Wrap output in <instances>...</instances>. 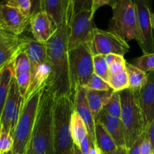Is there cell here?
Segmentation results:
<instances>
[{"label":"cell","instance_id":"1","mask_svg":"<svg viewBox=\"0 0 154 154\" xmlns=\"http://www.w3.org/2000/svg\"><path fill=\"white\" fill-rule=\"evenodd\" d=\"M69 23L65 22L59 26L56 32L46 42L47 62L51 70L47 87L54 98L64 95L73 97L68 57Z\"/></svg>","mask_w":154,"mask_h":154},{"label":"cell","instance_id":"2","mask_svg":"<svg viewBox=\"0 0 154 154\" xmlns=\"http://www.w3.org/2000/svg\"><path fill=\"white\" fill-rule=\"evenodd\" d=\"M54 97L47 86L42 89L28 152L31 154H54L53 108Z\"/></svg>","mask_w":154,"mask_h":154},{"label":"cell","instance_id":"3","mask_svg":"<svg viewBox=\"0 0 154 154\" xmlns=\"http://www.w3.org/2000/svg\"><path fill=\"white\" fill-rule=\"evenodd\" d=\"M74 111L73 97L54 98L53 108V150L54 154H72L74 143L70 132L71 116Z\"/></svg>","mask_w":154,"mask_h":154},{"label":"cell","instance_id":"4","mask_svg":"<svg viewBox=\"0 0 154 154\" xmlns=\"http://www.w3.org/2000/svg\"><path fill=\"white\" fill-rule=\"evenodd\" d=\"M43 88L30 93L24 99L19 118L12 136L13 154H27L28 152Z\"/></svg>","mask_w":154,"mask_h":154},{"label":"cell","instance_id":"5","mask_svg":"<svg viewBox=\"0 0 154 154\" xmlns=\"http://www.w3.org/2000/svg\"><path fill=\"white\" fill-rule=\"evenodd\" d=\"M119 93L122 104L120 119L125 132V147L128 149L145 132L144 123L137 94L130 89Z\"/></svg>","mask_w":154,"mask_h":154},{"label":"cell","instance_id":"6","mask_svg":"<svg viewBox=\"0 0 154 154\" xmlns=\"http://www.w3.org/2000/svg\"><path fill=\"white\" fill-rule=\"evenodd\" d=\"M109 29L124 40L139 41L137 13L134 0H118L113 8Z\"/></svg>","mask_w":154,"mask_h":154},{"label":"cell","instance_id":"7","mask_svg":"<svg viewBox=\"0 0 154 154\" xmlns=\"http://www.w3.org/2000/svg\"><path fill=\"white\" fill-rule=\"evenodd\" d=\"M72 94L78 87H83L94 74L93 55L89 43L82 44L68 51Z\"/></svg>","mask_w":154,"mask_h":154},{"label":"cell","instance_id":"8","mask_svg":"<svg viewBox=\"0 0 154 154\" xmlns=\"http://www.w3.org/2000/svg\"><path fill=\"white\" fill-rule=\"evenodd\" d=\"M92 55L117 54L124 56L129 51L130 47L126 41L111 31L96 28L89 42Z\"/></svg>","mask_w":154,"mask_h":154},{"label":"cell","instance_id":"9","mask_svg":"<svg viewBox=\"0 0 154 154\" xmlns=\"http://www.w3.org/2000/svg\"><path fill=\"white\" fill-rule=\"evenodd\" d=\"M96 25L91 10H82L72 15L69 23L68 51L91 40Z\"/></svg>","mask_w":154,"mask_h":154},{"label":"cell","instance_id":"10","mask_svg":"<svg viewBox=\"0 0 154 154\" xmlns=\"http://www.w3.org/2000/svg\"><path fill=\"white\" fill-rule=\"evenodd\" d=\"M139 32L138 45L143 54L154 53V36L151 23L152 0H134Z\"/></svg>","mask_w":154,"mask_h":154},{"label":"cell","instance_id":"11","mask_svg":"<svg viewBox=\"0 0 154 154\" xmlns=\"http://www.w3.org/2000/svg\"><path fill=\"white\" fill-rule=\"evenodd\" d=\"M23 102L24 98L19 91L16 78L14 77L0 117V132H6L13 136Z\"/></svg>","mask_w":154,"mask_h":154},{"label":"cell","instance_id":"12","mask_svg":"<svg viewBox=\"0 0 154 154\" xmlns=\"http://www.w3.org/2000/svg\"><path fill=\"white\" fill-rule=\"evenodd\" d=\"M30 17L4 2L0 3V29L19 36L30 25Z\"/></svg>","mask_w":154,"mask_h":154},{"label":"cell","instance_id":"13","mask_svg":"<svg viewBox=\"0 0 154 154\" xmlns=\"http://www.w3.org/2000/svg\"><path fill=\"white\" fill-rule=\"evenodd\" d=\"M29 26L33 39L45 44L52 37L57 29L54 20L44 11L32 15L30 18Z\"/></svg>","mask_w":154,"mask_h":154},{"label":"cell","instance_id":"14","mask_svg":"<svg viewBox=\"0 0 154 154\" xmlns=\"http://www.w3.org/2000/svg\"><path fill=\"white\" fill-rule=\"evenodd\" d=\"M145 131L154 119V72L147 73L146 81L137 93Z\"/></svg>","mask_w":154,"mask_h":154},{"label":"cell","instance_id":"15","mask_svg":"<svg viewBox=\"0 0 154 154\" xmlns=\"http://www.w3.org/2000/svg\"><path fill=\"white\" fill-rule=\"evenodd\" d=\"M74 111L78 113L83 120L88 129V134L94 144L95 141V120L89 108L86 98V89L82 87H78L75 90L73 97Z\"/></svg>","mask_w":154,"mask_h":154},{"label":"cell","instance_id":"16","mask_svg":"<svg viewBox=\"0 0 154 154\" xmlns=\"http://www.w3.org/2000/svg\"><path fill=\"white\" fill-rule=\"evenodd\" d=\"M42 11L51 17L57 27L70 21L73 15L71 0H42Z\"/></svg>","mask_w":154,"mask_h":154},{"label":"cell","instance_id":"17","mask_svg":"<svg viewBox=\"0 0 154 154\" xmlns=\"http://www.w3.org/2000/svg\"><path fill=\"white\" fill-rule=\"evenodd\" d=\"M20 38L21 50L27 54L31 65V73H33L39 65L47 61L46 43H41L27 36Z\"/></svg>","mask_w":154,"mask_h":154},{"label":"cell","instance_id":"18","mask_svg":"<svg viewBox=\"0 0 154 154\" xmlns=\"http://www.w3.org/2000/svg\"><path fill=\"white\" fill-rule=\"evenodd\" d=\"M97 120L104 126L118 147H125V132L120 118L109 115L102 111Z\"/></svg>","mask_w":154,"mask_h":154},{"label":"cell","instance_id":"19","mask_svg":"<svg viewBox=\"0 0 154 154\" xmlns=\"http://www.w3.org/2000/svg\"><path fill=\"white\" fill-rule=\"evenodd\" d=\"M113 93V90L107 91L86 90L88 104L95 120L98 119V115L103 111V108L107 103Z\"/></svg>","mask_w":154,"mask_h":154},{"label":"cell","instance_id":"20","mask_svg":"<svg viewBox=\"0 0 154 154\" xmlns=\"http://www.w3.org/2000/svg\"><path fill=\"white\" fill-rule=\"evenodd\" d=\"M51 66L47 61L39 65L34 72L31 73V84L27 96L47 86L51 76Z\"/></svg>","mask_w":154,"mask_h":154},{"label":"cell","instance_id":"21","mask_svg":"<svg viewBox=\"0 0 154 154\" xmlns=\"http://www.w3.org/2000/svg\"><path fill=\"white\" fill-rule=\"evenodd\" d=\"M95 141L104 154L111 153L118 147L104 126L98 120H95Z\"/></svg>","mask_w":154,"mask_h":154},{"label":"cell","instance_id":"22","mask_svg":"<svg viewBox=\"0 0 154 154\" xmlns=\"http://www.w3.org/2000/svg\"><path fill=\"white\" fill-rule=\"evenodd\" d=\"M13 60L0 70V117L8 94L11 80L14 77Z\"/></svg>","mask_w":154,"mask_h":154},{"label":"cell","instance_id":"23","mask_svg":"<svg viewBox=\"0 0 154 154\" xmlns=\"http://www.w3.org/2000/svg\"><path fill=\"white\" fill-rule=\"evenodd\" d=\"M126 72L128 74L129 89L137 94L146 83L147 73L127 62Z\"/></svg>","mask_w":154,"mask_h":154},{"label":"cell","instance_id":"24","mask_svg":"<svg viewBox=\"0 0 154 154\" xmlns=\"http://www.w3.org/2000/svg\"><path fill=\"white\" fill-rule=\"evenodd\" d=\"M70 132L74 144L79 147L85 137L88 135L85 124L76 111H73L70 120Z\"/></svg>","mask_w":154,"mask_h":154},{"label":"cell","instance_id":"25","mask_svg":"<svg viewBox=\"0 0 154 154\" xmlns=\"http://www.w3.org/2000/svg\"><path fill=\"white\" fill-rule=\"evenodd\" d=\"M21 38L0 46V70L11 63L21 50Z\"/></svg>","mask_w":154,"mask_h":154},{"label":"cell","instance_id":"26","mask_svg":"<svg viewBox=\"0 0 154 154\" xmlns=\"http://www.w3.org/2000/svg\"><path fill=\"white\" fill-rule=\"evenodd\" d=\"M107 83L114 92H120L129 89L128 78L126 69L114 75H110Z\"/></svg>","mask_w":154,"mask_h":154},{"label":"cell","instance_id":"27","mask_svg":"<svg viewBox=\"0 0 154 154\" xmlns=\"http://www.w3.org/2000/svg\"><path fill=\"white\" fill-rule=\"evenodd\" d=\"M103 111L113 117L121 118L122 114V104H121L120 93L113 91L107 103L103 108Z\"/></svg>","mask_w":154,"mask_h":154},{"label":"cell","instance_id":"28","mask_svg":"<svg viewBox=\"0 0 154 154\" xmlns=\"http://www.w3.org/2000/svg\"><path fill=\"white\" fill-rule=\"evenodd\" d=\"M14 77L25 72H31V65L27 54L20 50L13 60Z\"/></svg>","mask_w":154,"mask_h":154},{"label":"cell","instance_id":"29","mask_svg":"<svg viewBox=\"0 0 154 154\" xmlns=\"http://www.w3.org/2000/svg\"><path fill=\"white\" fill-rule=\"evenodd\" d=\"M93 70L94 74L107 82L110 75L108 72V66L106 63L104 55L93 56Z\"/></svg>","mask_w":154,"mask_h":154},{"label":"cell","instance_id":"30","mask_svg":"<svg viewBox=\"0 0 154 154\" xmlns=\"http://www.w3.org/2000/svg\"><path fill=\"white\" fill-rule=\"evenodd\" d=\"M132 64L145 72H154V53L143 54L134 60Z\"/></svg>","mask_w":154,"mask_h":154},{"label":"cell","instance_id":"31","mask_svg":"<svg viewBox=\"0 0 154 154\" xmlns=\"http://www.w3.org/2000/svg\"><path fill=\"white\" fill-rule=\"evenodd\" d=\"M82 87H84L86 90H98V91H107V90H112L107 81H105L95 74H93L91 75L87 84L83 86Z\"/></svg>","mask_w":154,"mask_h":154},{"label":"cell","instance_id":"32","mask_svg":"<svg viewBox=\"0 0 154 154\" xmlns=\"http://www.w3.org/2000/svg\"><path fill=\"white\" fill-rule=\"evenodd\" d=\"M18 89L23 98L27 94L30 84H31V72H25L15 77Z\"/></svg>","mask_w":154,"mask_h":154},{"label":"cell","instance_id":"33","mask_svg":"<svg viewBox=\"0 0 154 154\" xmlns=\"http://www.w3.org/2000/svg\"><path fill=\"white\" fill-rule=\"evenodd\" d=\"M4 2L11 7L18 9L26 16L30 17L31 16V0H5Z\"/></svg>","mask_w":154,"mask_h":154},{"label":"cell","instance_id":"34","mask_svg":"<svg viewBox=\"0 0 154 154\" xmlns=\"http://www.w3.org/2000/svg\"><path fill=\"white\" fill-rule=\"evenodd\" d=\"M14 146L13 137L6 132H0V154L12 151Z\"/></svg>","mask_w":154,"mask_h":154},{"label":"cell","instance_id":"35","mask_svg":"<svg viewBox=\"0 0 154 154\" xmlns=\"http://www.w3.org/2000/svg\"><path fill=\"white\" fill-rule=\"evenodd\" d=\"M125 69H126V61L124 58V56L119 55L113 63L108 66L109 75L110 76L116 75V74L124 71Z\"/></svg>","mask_w":154,"mask_h":154},{"label":"cell","instance_id":"36","mask_svg":"<svg viewBox=\"0 0 154 154\" xmlns=\"http://www.w3.org/2000/svg\"><path fill=\"white\" fill-rule=\"evenodd\" d=\"M73 9V14L82 10H91L93 0H71Z\"/></svg>","mask_w":154,"mask_h":154},{"label":"cell","instance_id":"37","mask_svg":"<svg viewBox=\"0 0 154 154\" xmlns=\"http://www.w3.org/2000/svg\"><path fill=\"white\" fill-rule=\"evenodd\" d=\"M18 39H19V36H17L10 32L0 29V46L10 43V42H15Z\"/></svg>","mask_w":154,"mask_h":154},{"label":"cell","instance_id":"38","mask_svg":"<svg viewBox=\"0 0 154 154\" xmlns=\"http://www.w3.org/2000/svg\"><path fill=\"white\" fill-rule=\"evenodd\" d=\"M118 0H93L91 7V13L95 16V14L100 8L104 5H109L113 8L116 4Z\"/></svg>","mask_w":154,"mask_h":154},{"label":"cell","instance_id":"39","mask_svg":"<svg viewBox=\"0 0 154 154\" xmlns=\"http://www.w3.org/2000/svg\"><path fill=\"white\" fill-rule=\"evenodd\" d=\"M140 154H154L152 146L149 141V138L146 136V132H145L144 138H143L141 144H140Z\"/></svg>","mask_w":154,"mask_h":154},{"label":"cell","instance_id":"40","mask_svg":"<svg viewBox=\"0 0 154 154\" xmlns=\"http://www.w3.org/2000/svg\"><path fill=\"white\" fill-rule=\"evenodd\" d=\"M93 144H94L93 141H91L90 136H89L88 134V135H86L84 139L82 141V142L80 143L79 147V149H80V150H81L82 153V154H88V151H89V150H90L91 147Z\"/></svg>","mask_w":154,"mask_h":154},{"label":"cell","instance_id":"41","mask_svg":"<svg viewBox=\"0 0 154 154\" xmlns=\"http://www.w3.org/2000/svg\"><path fill=\"white\" fill-rule=\"evenodd\" d=\"M144 135L145 132L137 138V141L134 143V144L131 147L127 149V154H140V147L142 141L144 138Z\"/></svg>","mask_w":154,"mask_h":154},{"label":"cell","instance_id":"42","mask_svg":"<svg viewBox=\"0 0 154 154\" xmlns=\"http://www.w3.org/2000/svg\"><path fill=\"white\" fill-rule=\"evenodd\" d=\"M145 132H146V136L149 138V141H150L151 144H152V149H153L154 151V119L151 122L150 124L149 125V126H148Z\"/></svg>","mask_w":154,"mask_h":154},{"label":"cell","instance_id":"43","mask_svg":"<svg viewBox=\"0 0 154 154\" xmlns=\"http://www.w3.org/2000/svg\"><path fill=\"white\" fill-rule=\"evenodd\" d=\"M32 9H31V16L38 13L42 11V0H31ZM30 16V17H31Z\"/></svg>","mask_w":154,"mask_h":154},{"label":"cell","instance_id":"44","mask_svg":"<svg viewBox=\"0 0 154 154\" xmlns=\"http://www.w3.org/2000/svg\"><path fill=\"white\" fill-rule=\"evenodd\" d=\"M119 55H117V54H107V55H104V58H105L106 63H107V66H110L112 63L115 61L116 59L118 58Z\"/></svg>","mask_w":154,"mask_h":154},{"label":"cell","instance_id":"45","mask_svg":"<svg viewBox=\"0 0 154 154\" xmlns=\"http://www.w3.org/2000/svg\"><path fill=\"white\" fill-rule=\"evenodd\" d=\"M88 154H104L103 152L101 151V149L98 147L96 144H94L91 147L90 150H89Z\"/></svg>","mask_w":154,"mask_h":154},{"label":"cell","instance_id":"46","mask_svg":"<svg viewBox=\"0 0 154 154\" xmlns=\"http://www.w3.org/2000/svg\"><path fill=\"white\" fill-rule=\"evenodd\" d=\"M106 154H127V148L125 147H119L114 151Z\"/></svg>","mask_w":154,"mask_h":154},{"label":"cell","instance_id":"47","mask_svg":"<svg viewBox=\"0 0 154 154\" xmlns=\"http://www.w3.org/2000/svg\"><path fill=\"white\" fill-rule=\"evenodd\" d=\"M72 154H82V153L79 147L77 145H75V144H74L73 147H72Z\"/></svg>","mask_w":154,"mask_h":154},{"label":"cell","instance_id":"48","mask_svg":"<svg viewBox=\"0 0 154 154\" xmlns=\"http://www.w3.org/2000/svg\"><path fill=\"white\" fill-rule=\"evenodd\" d=\"M151 23H152V31H153L154 32V12L152 13V14H151Z\"/></svg>","mask_w":154,"mask_h":154},{"label":"cell","instance_id":"49","mask_svg":"<svg viewBox=\"0 0 154 154\" xmlns=\"http://www.w3.org/2000/svg\"><path fill=\"white\" fill-rule=\"evenodd\" d=\"M5 154H13V152L10 151V152H8V153H5Z\"/></svg>","mask_w":154,"mask_h":154},{"label":"cell","instance_id":"50","mask_svg":"<svg viewBox=\"0 0 154 154\" xmlns=\"http://www.w3.org/2000/svg\"><path fill=\"white\" fill-rule=\"evenodd\" d=\"M27 154H31V153H30V152H27Z\"/></svg>","mask_w":154,"mask_h":154}]
</instances>
